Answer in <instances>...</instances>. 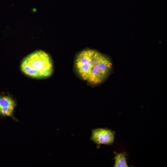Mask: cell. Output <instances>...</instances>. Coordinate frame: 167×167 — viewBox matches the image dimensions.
<instances>
[{
	"label": "cell",
	"mask_w": 167,
	"mask_h": 167,
	"mask_svg": "<svg viewBox=\"0 0 167 167\" xmlns=\"http://www.w3.org/2000/svg\"><path fill=\"white\" fill-rule=\"evenodd\" d=\"M20 68L22 72L28 76L42 79L48 78L52 75L53 66L49 55L43 51L38 50L24 59Z\"/></svg>",
	"instance_id": "obj_2"
},
{
	"label": "cell",
	"mask_w": 167,
	"mask_h": 167,
	"mask_svg": "<svg viewBox=\"0 0 167 167\" xmlns=\"http://www.w3.org/2000/svg\"><path fill=\"white\" fill-rule=\"evenodd\" d=\"M15 105V101L10 97H0V114L12 117Z\"/></svg>",
	"instance_id": "obj_4"
},
{
	"label": "cell",
	"mask_w": 167,
	"mask_h": 167,
	"mask_svg": "<svg viewBox=\"0 0 167 167\" xmlns=\"http://www.w3.org/2000/svg\"><path fill=\"white\" fill-rule=\"evenodd\" d=\"M114 167H128L126 155L124 152L118 153L116 154L114 158Z\"/></svg>",
	"instance_id": "obj_5"
},
{
	"label": "cell",
	"mask_w": 167,
	"mask_h": 167,
	"mask_svg": "<svg viewBox=\"0 0 167 167\" xmlns=\"http://www.w3.org/2000/svg\"><path fill=\"white\" fill-rule=\"evenodd\" d=\"M112 63L107 56L97 51L87 49L79 53L75 61L77 73L92 85L102 83L110 74Z\"/></svg>",
	"instance_id": "obj_1"
},
{
	"label": "cell",
	"mask_w": 167,
	"mask_h": 167,
	"mask_svg": "<svg viewBox=\"0 0 167 167\" xmlns=\"http://www.w3.org/2000/svg\"><path fill=\"white\" fill-rule=\"evenodd\" d=\"M91 140L98 144H110L114 142V136L111 130L105 128L92 130Z\"/></svg>",
	"instance_id": "obj_3"
}]
</instances>
